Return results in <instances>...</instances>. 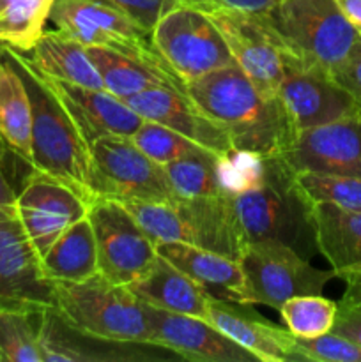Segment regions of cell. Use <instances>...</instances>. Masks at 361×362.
<instances>
[{
    "mask_svg": "<svg viewBox=\"0 0 361 362\" xmlns=\"http://www.w3.org/2000/svg\"><path fill=\"white\" fill-rule=\"evenodd\" d=\"M186 94L227 131L239 156H280L296 134L280 99L260 94L237 66L188 81Z\"/></svg>",
    "mask_w": 361,
    "mask_h": 362,
    "instance_id": "1",
    "label": "cell"
},
{
    "mask_svg": "<svg viewBox=\"0 0 361 362\" xmlns=\"http://www.w3.org/2000/svg\"><path fill=\"white\" fill-rule=\"evenodd\" d=\"M0 52L20 73L32 106L30 168L73 187L88 204L91 191V147L81 136L73 117L23 52L0 45Z\"/></svg>",
    "mask_w": 361,
    "mask_h": 362,
    "instance_id": "2",
    "label": "cell"
},
{
    "mask_svg": "<svg viewBox=\"0 0 361 362\" xmlns=\"http://www.w3.org/2000/svg\"><path fill=\"white\" fill-rule=\"evenodd\" d=\"M292 170L280 156L253 158L246 175L230 180L234 209L246 243L276 240L294 247L299 235L314 233L310 207L297 194Z\"/></svg>",
    "mask_w": 361,
    "mask_h": 362,
    "instance_id": "3",
    "label": "cell"
},
{
    "mask_svg": "<svg viewBox=\"0 0 361 362\" xmlns=\"http://www.w3.org/2000/svg\"><path fill=\"white\" fill-rule=\"evenodd\" d=\"M283 64L331 74L360 37L335 0H278L262 14Z\"/></svg>",
    "mask_w": 361,
    "mask_h": 362,
    "instance_id": "4",
    "label": "cell"
},
{
    "mask_svg": "<svg viewBox=\"0 0 361 362\" xmlns=\"http://www.w3.org/2000/svg\"><path fill=\"white\" fill-rule=\"evenodd\" d=\"M53 310L71 327L94 338L151 345L145 304L99 272L84 281H55Z\"/></svg>",
    "mask_w": 361,
    "mask_h": 362,
    "instance_id": "5",
    "label": "cell"
},
{
    "mask_svg": "<svg viewBox=\"0 0 361 362\" xmlns=\"http://www.w3.org/2000/svg\"><path fill=\"white\" fill-rule=\"evenodd\" d=\"M243 288L237 303L280 310L297 296H319L336 278L335 271H321L297 255L294 247L276 240L250 243L239 258Z\"/></svg>",
    "mask_w": 361,
    "mask_h": 362,
    "instance_id": "6",
    "label": "cell"
},
{
    "mask_svg": "<svg viewBox=\"0 0 361 362\" xmlns=\"http://www.w3.org/2000/svg\"><path fill=\"white\" fill-rule=\"evenodd\" d=\"M91 191L94 198L124 202H172L165 166L152 161L131 138L105 136L91 145Z\"/></svg>",
    "mask_w": 361,
    "mask_h": 362,
    "instance_id": "7",
    "label": "cell"
},
{
    "mask_svg": "<svg viewBox=\"0 0 361 362\" xmlns=\"http://www.w3.org/2000/svg\"><path fill=\"white\" fill-rule=\"evenodd\" d=\"M152 48L184 81L236 66L222 32L207 13L177 4L151 32Z\"/></svg>",
    "mask_w": 361,
    "mask_h": 362,
    "instance_id": "8",
    "label": "cell"
},
{
    "mask_svg": "<svg viewBox=\"0 0 361 362\" xmlns=\"http://www.w3.org/2000/svg\"><path fill=\"white\" fill-rule=\"evenodd\" d=\"M99 274L115 285H131L158 258V246L122 204L98 198L88 211Z\"/></svg>",
    "mask_w": 361,
    "mask_h": 362,
    "instance_id": "9",
    "label": "cell"
},
{
    "mask_svg": "<svg viewBox=\"0 0 361 362\" xmlns=\"http://www.w3.org/2000/svg\"><path fill=\"white\" fill-rule=\"evenodd\" d=\"M55 308V281L14 212L0 209V310Z\"/></svg>",
    "mask_w": 361,
    "mask_h": 362,
    "instance_id": "10",
    "label": "cell"
},
{
    "mask_svg": "<svg viewBox=\"0 0 361 362\" xmlns=\"http://www.w3.org/2000/svg\"><path fill=\"white\" fill-rule=\"evenodd\" d=\"M88 211L91 204L73 187L34 170L16 193V216L39 257Z\"/></svg>",
    "mask_w": 361,
    "mask_h": 362,
    "instance_id": "11",
    "label": "cell"
},
{
    "mask_svg": "<svg viewBox=\"0 0 361 362\" xmlns=\"http://www.w3.org/2000/svg\"><path fill=\"white\" fill-rule=\"evenodd\" d=\"M222 32L236 66L265 98H278L285 64L275 35L262 14L246 11L207 13Z\"/></svg>",
    "mask_w": 361,
    "mask_h": 362,
    "instance_id": "12",
    "label": "cell"
},
{
    "mask_svg": "<svg viewBox=\"0 0 361 362\" xmlns=\"http://www.w3.org/2000/svg\"><path fill=\"white\" fill-rule=\"evenodd\" d=\"M280 158L294 173L361 177V115L297 131Z\"/></svg>",
    "mask_w": 361,
    "mask_h": 362,
    "instance_id": "13",
    "label": "cell"
},
{
    "mask_svg": "<svg viewBox=\"0 0 361 362\" xmlns=\"http://www.w3.org/2000/svg\"><path fill=\"white\" fill-rule=\"evenodd\" d=\"M50 20L57 30L84 46H108L137 53L154 49L151 34L108 0H55Z\"/></svg>",
    "mask_w": 361,
    "mask_h": 362,
    "instance_id": "14",
    "label": "cell"
},
{
    "mask_svg": "<svg viewBox=\"0 0 361 362\" xmlns=\"http://www.w3.org/2000/svg\"><path fill=\"white\" fill-rule=\"evenodd\" d=\"M145 313L151 331V345L168 350L180 359L193 362L257 361L253 354L227 338L204 318L159 310L151 304H145Z\"/></svg>",
    "mask_w": 361,
    "mask_h": 362,
    "instance_id": "15",
    "label": "cell"
},
{
    "mask_svg": "<svg viewBox=\"0 0 361 362\" xmlns=\"http://www.w3.org/2000/svg\"><path fill=\"white\" fill-rule=\"evenodd\" d=\"M278 99L294 133L345 117L360 115V106L329 74L285 64Z\"/></svg>",
    "mask_w": 361,
    "mask_h": 362,
    "instance_id": "16",
    "label": "cell"
},
{
    "mask_svg": "<svg viewBox=\"0 0 361 362\" xmlns=\"http://www.w3.org/2000/svg\"><path fill=\"white\" fill-rule=\"evenodd\" d=\"M142 119L152 120L188 140L205 148L222 161H229L236 156L232 140L222 126L205 115L188 94L173 88L156 87L124 99Z\"/></svg>",
    "mask_w": 361,
    "mask_h": 362,
    "instance_id": "17",
    "label": "cell"
},
{
    "mask_svg": "<svg viewBox=\"0 0 361 362\" xmlns=\"http://www.w3.org/2000/svg\"><path fill=\"white\" fill-rule=\"evenodd\" d=\"M45 80L67 113L73 117L88 147L105 136L131 138L144 122V119L124 99L110 94L105 88L81 87L48 76H45Z\"/></svg>",
    "mask_w": 361,
    "mask_h": 362,
    "instance_id": "18",
    "label": "cell"
},
{
    "mask_svg": "<svg viewBox=\"0 0 361 362\" xmlns=\"http://www.w3.org/2000/svg\"><path fill=\"white\" fill-rule=\"evenodd\" d=\"M209 324L262 362H294V334L271 324L251 304L211 297Z\"/></svg>",
    "mask_w": 361,
    "mask_h": 362,
    "instance_id": "19",
    "label": "cell"
},
{
    "mask_svg": "<svg viewBox=\"0 0 361 362\" xmlns=\"http://www.w3.org/2000/svg\"><path fill=\"white\" fill-rule=\"evenodd\" d=\"M87 53L101 76L105 90L117 98L127 99L156 87L186 94V83L170 69L156 49L137 53L119 52L108 46H87Z\"/></svg>",
    "mask_w": 361,
    "mask_h": 362,
    "instance_id": "20",
    "label": "cell"
},
{
    "mask_svg": "<svg viewBox=\"0 0 361 362\" xmlns=\"http://www.w3.org/2000/svg\"><path fill=\"white\" fill-rule=\"evenodd\" d=\"M173 205L183 221L188 244L239 262L248 243L234 209L232 194L173 198Z\"/></svg>",
    "mask_w": 361,
    "mask_h": 362,
    "instance_id": "21",
    "label": "cell"
},
{
    "mask_svg": "<svg viewBox=\"0 0 361 362\" xmlns=\"http://www.w3.org/2000/svg\"><path fill=\"white\" fill-rule=\"evenodd\" d=\"M39 345L42 362L142 361L151 356L137 352L142 343H120L76 331L53 308L39 313Z\"/></svg>",
    "mask_w": 361,
    "mask_h": 362,
    "instance_id": "22",
    "label": "cell"
},
{
    "mask_svg": "<svg viewBox=\"0 0 361 362\" xmlns=\"http://www.w3.org/2000/svg\"><path fill=\"white\" fill-rule=\"evenodd\" d=\"M310 225L315 246L336 278H361V209L311 205Z\"/></svg>",
    "mask_w": 361,
    "mask_h": 362,
    "instance_id": "23",
    "label": "cell"
},
{
    "mask_svg": "<svg viewBox=\"0 0 361 362\" xmlns=\"http://www.w3.org/2000/svg\"><path fill=\"white\" fill-rule=\"evenodd\" d=\"M127 288L145 304L159 310L207 320L212 293L159 255L154 264Z\"/></svg>",
    "mask_w": 361,
    "mask_h": 362,
    "instance_id": "24",
    "label": "cell"
},
{
    "mask_svg": "<svg viewBox=\"0 0 361 362\" xmlns=\"http://www.w3.org/2000/svg\"><path fill=\"white\" fill-rule=\"evenodd\" d=\"M158 255L207 290H219V299L239 300L243 271L237 260L186 243H159Z\"/></svg>",
    "mask_w": 361,
    "mask_h": 362,
    "instance_id": "25",
    "label": "cell"
},
{
    "mask_svg": "<svg viewBox=\"0 0 361 362\" xmlns=\"http://www.w3.org/2000/svg\"><path fill=\"white\" fill-rule=\"evenodd\" d=\"M28 59L45 76L53 80L88 88H105L98 69L88 59L87 46L59 30H45Z\"/></svg>",
    "mask_w": 361,
    "mask_h": 362,
    "instance_id": "26",
    "label": "cell"
},
{
    "mask_svg": "<svg viewBox=\"0 0 361 362\" xmlns=\"http://www.w3.org/2000/svg\"><path fill=\"white\" fill-rule=\"evenodd\" d=\"M0 136L27 165L32 158V106L16 67L0 52Z\"/></svg>",
    "mask_w": 361,
    "mask_h": 362,
    "instance_id": "27",
    "label": "cell"
},
{
    "mask_svg": "<svg viewBox=\"0 0 361 362\" xmlns=\"http://www.w3.org/2000/svg\"><path fill=\"white\" fill-rule=\"evenodd\" d=\"M41 262L53 281H84L98 274V251L88 216L71 225L48 247Z\"/></svg>",
    "mask_w": 361,
    "mask_h": 362,
    "instance_id": "28",
    "label": "cell"
},
{
    "mask_svg": "<svg viewBox=\"0 0 361 362\" xmlns=\"http://www.w3.org/2000/svg\"><path fill=\"white\" fill-rule=\"evenodd\" d=\"M229 161H222L209 151H198L165 165L176 198L229 194Z\"/></svg>",
    "mask_w": 361,
    "mask_h": 362,
    "instance_id": "29",
    "label": "cell"
},
{
    "mask_svg": "<svg viewBox=\"0 0 361 362\" xmlns=\"http://www.w3.org/2000/svg\"><path fill=\"white\" fill-rule=\"evenodd\" d=\"M55 0H0V45L32 52L45 34Z\"/></svg>",
    "mask_w": 361,
    "mask_h": 362,
    "instance_id": "30",
    "label": "cell"
},
{
    "mask_svg": "<svg viewBox=\"0 0 361 362\" xmlns=\"http://www.w3.org/2000/svg\"><path fill=\"white\" fill-rule=\"evenodd\" d=\"M292 182L308 207L335 205L342 209H361V177L299 172L294 173Z\"/></svg>",
    "mask_w": 361,
    "mask_h": 362,
    "instance_id": "31",
    "label": "cell"
},
{
    "mask_svg": "<svg viewBox=\"0 0 361 362\" xmlns=\"http://www.w3.org/2000/svg\"><path fill=\"white\" fill-rule=\"evenodd\" d=\"M0 362H42L39 313L0 310Z\"/></svg>",
    "mask_w": 361,
    "mask_h": 362,
    "instance_id": "32",
    "label": "cell"
},
{
    "mask_svg": "<svg viewBox=\"0 0 361 362\" xmlns=\"http://www.w3.org/2000/svg\"><path fill=\"white\" fill-rule=\"evenodd\" d=\"M280 315L285 327L299 338H315V336L331 332L335 324L338 304L331 299L319 296H297L287 300L280 308Z\"/></svg>",
    "mask_w": 361,
    "mask_h": 362,
    "instance_id": "33",
    "label": "cell"
},
{
    "mask_svg": "<svg viewBox=\"0 0 361 362\" xmlns=\"http://www.w3.org/2000/svg\"><path fill=\"white\" fill-rule=\"evenodd\" d=\"M134 221L158 246L159 243H186L183 221L172 202H124Z\"/></svg>",
    "mask_w": 361,
    "mask_h": 362,
    "instance_id": "34",
    "label": "cell"
},
{
    "mask_svg": "<svg viewBox=\"0 0 361 362\" xmlns=\"http://www.w3.org/2000/svg\"><path fill=\"white\" fill-rule=\"evenodd\" d=\"M131 140L134 141V145L145 156H149L152 161H156L161 166L168 165V163L176 161V159L195 154L198 151H205V148L198 147L197 144L188 140L183 134L176 133V131L168 129V127L161 126V124L145 119L142 126L134 131Z\"/></svg>",
    "mask_w": 361,
    "mask_h": 362,
    "instance_id": "35",
    "label": "cell"
},
{
    "mask_svg": "<svg viewBox=\"0 0 361 362\" xmlns=\"http://www.w3.org/2000/svg\"><path fill=\"white\" fill-rule=\"evenodd\" d=\"M361 362V346L335 332L299 338L294 336V362Z\"/></svg>",
    "mask_w": 361,
    "mask_h": 362,
    "instance_id": "36",
    "label": "cell"
},
{
    "mask_svg": "<svg viewBox=\"0 0 361 362\" xmlns=\"http://www.w3.org/2000/svg\"><path fill=\"white\" fill-rule=\"evenodd\" d=\"M134 25L151 34L159 20L177 6V0H108Z\"/></svg>",
    "mask_w": 361,
    "mask_h": 362,
    "instance_id": "37",
    "label": "cell"
},
{
    "mask_svg": "<svg viewBox=\"0 0 361 362\" xmlns=\"http://www.w3.org/2000/svg\"><path fill=\"white\" fill-rule=\"evenodd\" d=\"M335 324L331 332L350 339L361 346V296L345 292L338 300Z\"/></svg>",
    "mask_w": 361,
    "mask_h": 362,
    "instance_id": "38",
    "label": "cell"
},
{
    "mask_svg": "<svg viewBox=\"0 0 361 362\" xmlns=\"http://www.w3.org/2000/svg\"><path fill=\"white\" fill-rule=\"evenodd\" d=\"M329 76L354 98L361 115V35L356 39L350 52Z\"/></svg>",
    "mask_w": 361,
    "mask_h": 362,
    "instance_id": "39",
    "label": "cell"
},
{
    "mask_svg": "<svg viewBox=\"0 0 361 362\" xmlns=\"http://www.w3.org/2000/svg\"><path fill=\"white\" fill-rule=\"evenodd\" d=\"M184 6L195 7L204 13L214 11H246V13L264 14L278 4V0H177Z\"/></svg>",
    "mask_w": 361,
    "mask_h": 362,
    "instance_id": "40",
    "label": "cell"
},
{
    "mask_svg": "<svg viewBox=\"0 0 361 362\" xmlns=\"http://www.w3.org/2000/svg\"><path fill=\"white\" fill-rule=\"evenodd\" d=\"M345 20L361 35V0H335Z\"/></svg>",
    "mask_w": 361,
    "mask_h": 362,
    "instance_id": "41",
    "label": "cell"
},
{
    "mask_svg": "<svg viewBox=\"0 0 361 362\" xmlns=\"http://www.w3.org/2000/svg\"><path fill=\"white\" fill-rule=\"evenodd\" d=\"M0 209L16 214V191L7 182L2 168H0Z\"/></svg>",
    "mask_w": 361,
    "mask_h": 362,
    "instance_id": "42",
    "label": "cell"
},
{
    "mask_svg": "<svg viewBox=\"0 0 361 362\" xmlns=\"http://www.w3.org/2000/svg\"><path fill=\"white\" fill-rule=\"evenodd\" d=\"M345 283H347L345 292L354 293V296H361V278L349 279V281H345Z\"/></svg>",
    "mask_w": 361,
    "mask_h": 362,
    "instance_id": "43",
    "label": "cell"
},
{
    "mask_svg": "<svg viewBox=\"0 0 361 362\" xmlns=\"http://www.w3.org/2000/svg\"><path fill=\"white\" fill-rule=\"evenodd\" d=\"M9 151H11V148L7 147V144L4 141V138L0 136V168H4V163H6Z\"/></svg>",
    "mask_w": 361,
    "mask_h": 362,
    "instance_id": "44",
    "label": "cell"
}]
</instances>
